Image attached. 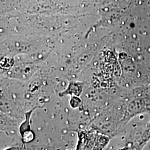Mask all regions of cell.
<instances>
[{
    "instance_id": "cell-1",
    "label": "cell",
    "mask_w": 150,
    "mask_h": 150,
    "mask_svg": "<svg viewBox=\"0 0 150 150\" xmlns=\"http://www.w3.org/2000/svg\"><path fill=\"white\" fill-rule=\"evenodd\" d=\"M20 150L18 148H17V147H12L11 149H7V150Z\"/></svg>"
}]
</instances>
